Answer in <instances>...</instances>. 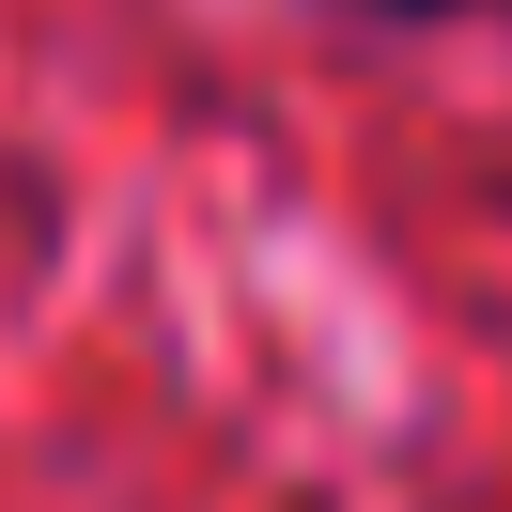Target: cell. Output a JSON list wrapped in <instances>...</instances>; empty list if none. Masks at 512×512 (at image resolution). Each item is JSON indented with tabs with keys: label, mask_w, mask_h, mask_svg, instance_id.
Masks as SVG:
<instances>
[{
	"label": "cell",
	"mask_w": 512,
	"mask_h": 512,
	"mask_svg": "<svg viewBox=\"0 0 512 512\" xmlns=\"http://www.w3.org/2000/svg\"><path fill=\"white\" fill-rule=\"evenodd\" d=\"M342 16H404L419 32V16H497V0H342Z\"/></svg>",
	"instance_id": "cell-1"
}]
</instances>
